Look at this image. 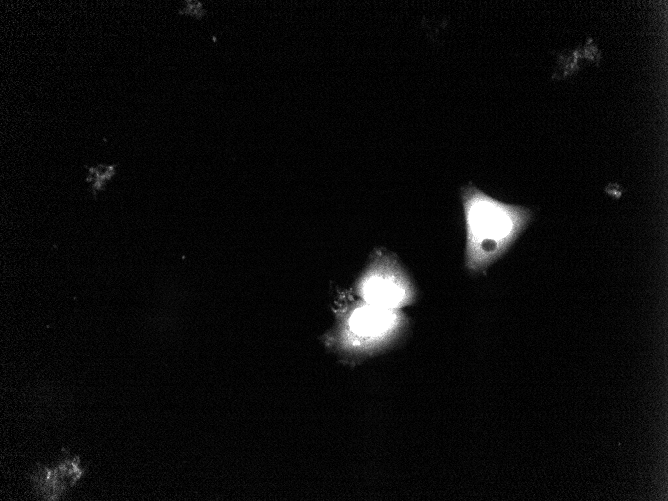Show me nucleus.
Returning a JSON list of instances; mask_svg holds the SVG:
<instances>
[{"instance_id": "6", "label": "nucleus", "mask_w": 668, "mask_h": 501, "mask_svg": "<svg viewBox=\"0 0 668 501\" xmlns=\"http://www.w3.org/2000/svg\"><path fill=\"white\" fill-rule=\"evenodd\" d=\"M193 6H194V4L192 2H188L187 8L184 10L185 11L184 13H188V14H191V15H193L195 13L199 17V11H201L199 9L201 7L200 2H196L195 7H193Z\"/></svg>"}, {"instance_id": "2", "label": "nucleus", "mask_w": 668, "mask_h": 501, "mask_svg": "<svg viewBox=\"0 0 668 501\" xmlns=\"http://www.w3.org/2000/svg\"><path fill=\"white\" fill-rule=\"evenodd\" d=\"M83 472L78 457L65 458L53 467L39 468L33 476V482L42 498L58 500L68 487L78 481Z\"/></svg>"}, {"instance_id": "3", "label": "nucleus", "mask_w": 668, "mask_h": 501, "mask_svg": "<svg viewBox=\"0 0 668 501\" xmlns=\"http://www.w3.org/2000/svg\"><path fill=\"white\" fill-rule=\"evenodd\" d=\"M362 291L367 303L388 309L400 307L409 298L406 283L394 272L371 275L365 281Z\"/></svg>"}, {"instance_id": "4", "label": "nucleus", "mask_w": 668, "mask_h": 501, "mask_svg": "<svg viewBox=\"0 0 668 501\" xmlns=\"http://www.w3.org/2000/svg\"><path fill=\"white\" fill-rule=\"evenodd\" d=\"M349 323L351 330L359 336L380 338L394 328L397 314L394 309L366 303L352 313Z\"/></svg>"}, {"instance_id": "5", "label": "nucleus", "mask_w": 668, "mask_h": 501, "mask_svg": "<svg viewBox=\"0 0 668 501\" xmlns=\"http://www.w3.org/2000/svg\"><path fill=\"white\" fill-rule=\"evenodd\" d=\"M115 167L116 165H98L89 168L87 181L91 182L93 194H97V192L101 191L106 182L112 178L116 172Z\"/></svg>"}, {"instance_id": "1", "label": "nucleus", "mask_w": 668, "mask_h": 501, "mask_svg": "<svg viewBox=\"0 0 668 501\" xmlns=\"http://www.w3.org/2000/svg\"><path fill=\"white\" fill-rule=\"evenodd\" d=\"M466 230L465 265L472 272L485 270L515 242L532 218L525 207L507 204L472 183L461 189Z\"/></svg>"}]
</instances>
